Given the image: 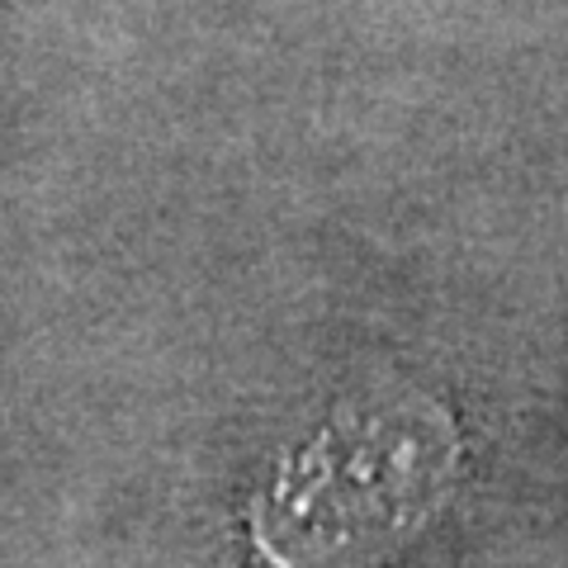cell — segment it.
<instances>
[{
  "instance_id": "1",
  "label": "cell",
  "mask_w": 568,
  "mask_h": 568,
  "mask_svg": "<svg viewBox=\"0 0 568 568\" xmlns=\"http://www.w3.org/2000/svg\"><path fill=\"white\" fill-rule=\"evenodd\" d=\"M446 459V426L422 403L336 422L304 459L308 484L298 493L308 497H298V517L308 511L313 526L342 521L332 545L394 536L432 503Z\"/></svg>"
}]
</instances>
